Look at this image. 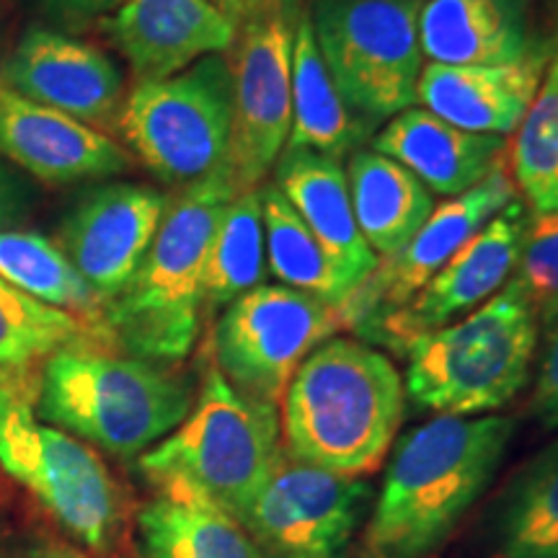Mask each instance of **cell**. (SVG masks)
<instances>
[{
  "label": "cell",
  "instance_id": "obj_1",
  "mask_svg": "<svg viewBox=\"0 0 558 558\" xmlns=\"http://www.w3.org/2000/svg\"><path fill=\"white\" fill-rule=\"evenodd\" d=\"M512 416H435L393 448L373 518L367 558H427L476 505L514 437Z\"/></svg>",
  "mask_w": 558,
  "mask_h": 558
},
{
  "label": "cell",
  "instance_id": "obj_2",
  "mask_svg": "<svg viewBox=\"0 0 558 558\" xmlns=\"http://www.w3.org/2000/svg\"><path fill=\"white\" fill-rule=\"evenodd\" d=\"M235 194L222 169L169 199L135 277L88 329L90 344L163 365L190 357L205 316L207 256Z\"/></svg>",
  "mask_w": 558,
  "mask_h": 558
},
{
  "label": "cell",
  "instance_id": "obj_3",
  "mask_svg": "<svg viewBox=\"0 0 558 558\" xmlns=\"http://www.w3.org/2000/svg\"><path fill=\"white\" fill-rule=\"evenodd\" d=\"M403 396V378L380 349L360 339H326L279 399L282 452L339 476H367L393 448Z\"/></svg>",
  "mask_w": 558,
  "mask_h": 558
},
{
  "label": "cell",
  "instance_id": "obj_4",
  "mask_svg": "<svg viewBox=\"0 0 558 558\" xmlns=\"http://www.w3.org/2000/svg\"><path fill=\"white\" fill-rule=\"evenodd\" d=\"M194 399L192 378L177 365L81 341L45 362L34 414L111 456L140 458L184 422Z\"/></svg>",
  "mask_w": 558,
  "mask_h": 558
},
{
  "label": "cell",
  "instance_id": "obj_5",
  "mask_svg": "<svg viewBox=\"0 0 558 558\" xmlns=\"http://www.w3.org/2000/svg\"><path fill=\"white\" fill-rule=\"evenodd\" d=\"M279 458L277 407L239 393L209 365L190 414L137 458V471L156 494L205 501L241 522Z\"/></svg>",
  "mask_w": 558,
  "mask_h": 558
},
{
  "label": "cell",
  "instance_id": "obj_6",
  "mask_svg": "<svg viewBox=\"0 0 558 558\" xmlns=\"http://www.w3.org/2000/svg\"><path fill=\"white\" fill-rule=\"evenodd\" d=\"M541 318L514 279L469 316L411 339L403 393L437 416H486L527 386Z\"/></svg>",
  "mask_w": 558,
  "mask_h": 558
},
{
  "label": "cell",
  "instance_id": "obj_7",
  "mask_svg": "<svg viewBox=\"0 0 558 558\" xmlns=\"http://www.w3.org/2000/svg\"><path fill=\"white\" fill-rule=\"evenodd\" d=\"M117 132L169 186L186 190L226 169L233 132L228 54H207L171 78L135 83Z\"/></svg>",
  "mask_w": 558,
  "mask_h": 558
},
{
  "label": "cell",
  "instance_id": "obj_8",
  "mask_svg": "<svg viewBox=\"0 0 558 558\" xmlns=\"http://www.w3.org/2000/svg\"><path fill=\"white\" fill-rule=\"evenodd\" d=\"M424 0H308L320 54L341 99L380 124L418 104Z\"/></svg>",
  "mask_w": 558,
  "mask_h": 558
},
{
  "label": "cell",
  "instance_id": "obj_9",
  "mask_svg": "<svg viewBox=\"0 0 558 558\" xmlns=\"http://www.w3.org/2000/svg\"><path fill=\"white\" fill-rule=\"evenodd\" d=\"M0 469L32 492L70 543L107 554L120 538L122 497L94 448L39 422L13 399L0 411Z\"/></svg>",
  "mask_w": 558,
  "mask_h": 558
},
{
  "label": "cell",
  "instance_id": "obj_10",
  "mask_svg": "<svg viewBox=\"0 0 558 558\" xmlns=\"http://www.w3.org/2000/svg\"><path fill=\"white\" fill-rule=\"evenodd\" d=\"M308 0H269L235 29L226 52L233 78V132L226 171L235 192L256 190L275 169L292 122V47Z\"/></svg>",
  "mask_w": 558,
  "mask_h": 558
},
{
  "label": "cell",
  "instance_id": "obj_11",
  "mask_svg": "<svg viewBox=\"0 0 558 558\" xmlns=\"http://www.w3.org/2000/svg\"><path fill=\"white\" fill-rule=\"evenodd\" d=\"M341 329L337 308L284 284H259L222 308L213 365L239 393L279 407L303 360Z\"/></svg>",
  "mask_w": 558,
  "mask_h": 558
},
{
  "label": "cell",
  "instance_id": "obj_12",
  "mask_svg": "<svg viewBox=\"0 0 558 558\" xmlns=\"http://www.w3.org/2000/svg\"><path fill=\"white\" fill-rule=\"evenodd\" d=\"M518 199L507 163L460 197L435 207L427 222L399 254L378 259L375 269L337 305L341 329L357 333L365 344H378L386 320L399 313L488 220Z\"/></svg>",
  "mask_w": 558,
  "mask_h": 558
},
{
  "label": "cell",
  "instance_id": "obj_13",
  "mask_svg": "<svg viewBox=\"0 0 558 558\" xmlns=\"http://www.w3.org/2000/svg\"><path fill=\"white\" fill-rule=\"evenodd\" d=\"M369 505L362 478L282 452L241 525L267 558H344Z\"/></svg>",
  "mask_w": 558,
  "mask_h": 558
},
{
  "label": "cell",
  "instance_id": "obj_14",
  "mask_svg": "<svg viewBox=\"0 0 558 558\" xmlns=\"http://www.w3.org/2000/svg\"><path fill=\"white\" fill-rule=\"evenodd\" d=\"M0 83L99 132L120 124L124 107L120 65L101 47L45 24L21 34L0 62Z\"/></svg>",
  "mask_w": 558,
  "mask_h": 558
},
{
  "label": "cell",
  "instance_id": "obj_15",
  "mask_svg": "<svg viewBox=\"0 0 558 558\" xmlns=\"http://www.w3.org/2000/svg\"><path fill=\"white\" fill-rule=\"evenodd\" d=\"M169 197L156 186L111 181L83 192L60 226L62 254L107 305L143 264Z\"/></svg>",
  "mask_w": 558,
  "mask_h": 558
},
{
  "label": "cell",
  "instance_id": "obj_16",
  "mask_svg": "<svg viewBox=\"0 0 558 558\" xmlns=\"http://www.w3.org/2000/svg\"><path fill=\"white\" fill-rule=\"evenodd\" d=\"M527 228L530 213L518 197L488 220L409 305L386 320L378 344L401 354L411 339L442 329L497 295L518 269Z\"/></svg>",
  "mask_w": 558,
  "mask_h": 558
},
{
  "label": "cell",
  "instance_id": "obj_17",
  "mask_svg": "<svg viewBox=\"0 0 558 558\" xmlns=\"http://www.w3.org/2000/svg\"><path fill=\"white\" fill-rule=\"evenodd\" d=\"M0 156L45 184L65 186L83 179L124 173L130 153L73 117L13 94L0 83Z\"/></svg>",
  "mask_w": 558,
  "mask_h": 558
},
{
  "label": "cell",
  "instance_id": "obj_18",
  "mask_svg": "<svg viewBox=\"0 0 558 558\" xmlns=\"http://www.w3.org/2000/svg\"><path fill=\"white\" fill-rule=\"evenodd\" d=\"M140 81H163L233 47V24L207 0H128L96 26Z\"/></svg>",
  "mask_w": 558,
  "mask_h": 558
},
{
  "label": "cell",
  "instance_id": "obj_19",
  "mask_svg": "<svg viewBox=\"0 0 558 558\" xmlns=\"http://www.w3.org/2000/svg\"><path fill=\"white\" fill-rule=\"evenodd\" d=\"M548 60L550 50L543 47L533 58L514 65L429 62L418 78V101L439 120L465 132L509 137L535 101Z\"/></svg>",
  "mask_w": 558,
  "mask_h": 558
},
{
  "label": "cell",
  "instance_id": "obj_20",
  "mask_svg": "<svg viewBox=\"0 0 558 558\" xmlns=\"http://www.w3.org/2000/svg\"><path fill=\"white\" fill-rule=\"evenodd\" d=\"M418 39L437 65H514L548 47L533 0H424Z\"/></svg>",
  "mask_w": 558,
  "mask_h": 558
},
{
  "label": "cell",
  "instance_id": "obj_21",
  "mask_svg": "<svg viewBox=\"0 0 558 558\" xmlns=\"http://www.w3.org/2000/svg\"><path fill=\"white\" fill-rule=\"evenodd\" d=\"M369 143L442 197H460L478 186L507 156V137L465 132L424 107L396 114Z\"/></svg>",
  "mask_w": 558,
  "mask_h": 558
},
{
  "label": "cell",
  "instance_id": "obj_22",
  "mask_svg": "<svg viewBox=\"0 0 558 558\" xmlns=\"http://www.w3.org/2000/svg\"><path fill=\"white\" fill-rule=\"evenodd\" d=\"M275 184L329 256L339 282L349 292L378 264L362 239L349 197L341 160L305 148H284L275 163Z\"/></svg>",
  "mask_w": 558,
  "mask_h": 558
},
{
  "label": "cell",
  "instance_id": "obj_23",
  "mask_svg": "<svg viewBox=\"0 0 558 558\" xmlns=\"http://www.w3.org/2000/svg\"><path fill=\"white\" fill-rule=\"evenodd\" d=\"M375 130L378 124L362 120L341 99L320 54L311 9L305 3L292 47V122L284 148H305L341 160L360 150L365 140H373Z\"/></svg>",
  "mask_w": 558,
  "mask_h": 558
},
{
  "label": "cell",
  "instance_id": "obj_24",
  "mask_svg": "<svg viewBox=\"0 0 558 558\" xmlns=\"http://www.w3.org/2000/svg\"><path fill=\"white\" fill-rule=\"evenodd\" d=\"M347 184L362 239L378 259L399 254L437 207L414 173L373 148L349 156Z\"/></svg>",
  "mask_w": 558,
  "mask_h": 558
},
{
  "label": "cell",
  "instance_id": "obj_25",
  "mask_svg": "<svg viewBox=\"0 0 558 558\" xmlns=\"http://www.w3.org/2000/svg\"><path fill=\"white\" fill-rule=\"evenodd\" d=\"M135 538L143 558H267L239 520L171 494L137 509Z\"/></svg>",
  "mask_w": 558,
  "mask_h": 558
},
{
  "label": "cell",
  "instance_id": "obj_26",
  "mask_svg": "<svg viewBox=\"0 0 558 558\" xmlns=\"http://www.w3.org/2000/svg\"><path fill=\"white\" fill-rule=\"evenodd\" d=\"M88 341L78 316L39 303L0 279V386L34 407L39 373L54 352Z\"/></svg>",
  "mask_w": 558,
  "mask_h": 558
},
{
  "label": "cell",
  "instance_id": "obj_27",
  "mask_svg": "<svg viewBox=\"0 0 558 558\" xmlns=\"http://www.w3.org/2000/svg\"><path fill=\"white\" fill-rule=\"evenodd\" d=\"M0 279L39 303L78 316L86 329L101 316V298L58 243L37 230H0Z\"/></svg>",
  "mask_w": 558,
  "mask_h": 558
},
{
  "label": "cell",
  "instance_id": "obj_28",
  "mask_svg": "<svg viewBox=\"0 0 558 558\" xmlns=\"http://www.w3.org/2000/svg\"><path fill=\"white\" fill-rule=\"evenodd\" d=\"M262 197L256 190L239 192L215 230L205 269V316L228 308L235 298L267 282Z\"/></svg>",
  "mask_w": 558,
  "mask_h": 558
},
{
  "label": "cell",
  "instance_id": "obj_29",
  "mask_svg": "<svg viewBox=\"0 0 558 558\" xmlns=\"http://www.w3.org/2000/svg\"><path fill=\"white\" fill-rule=\"evenodd\" d=\"M499 558H558V439L509 484L497 514Z\"/></svg>",
  "mask_w": 558,
  "mask_h": 558
},
{
  "label": "cell",
  "instance_id": "obj_30",
  "mask_svg": "<svg viewBox=\"0 0 558 558\" xmlns=\"http://www.w3.org/2000/svg\"><path fill=\"white\" fill-rule=\"evenodd\" d=\"M264 241H267V269L284 288L308 292L324 300L331 308L344 300L347 290L339 282L329 256L324 254L316 235L295 213L288 197L279 192L275 181L259 184Z\"/></svg>",
  "mask_w": 558,
  "mask_h": 558
},
{
  "label": "cell",
  "instance_id": "obj_31",
  "mask_svg": "<svg viewBox=\"0 0 558 558\" xmlns=\"http://www.w3.org/2000/svg\"><path fill=\"white\" fill-rule=\"evenodd\" d=\"M507 173L533 218L558 215V73L546 68L525 120L507 143Z\"/></svg>",
  "mask_w": 558,
  "mask_h": 558
},
{
  "label": "cell",
  "instance_id": "obj_32",
  "mask_svg": "<svg viewBox=\"0 0 558 558\" xmlns=\"http://www.w3.org/2000/svg\"><path fill=\"white\" fill-rule=\"evenodd\" d=\"M512 279L533 300L541 320L558 313V215H530L525 246Z\"/></svg>",
  "mask_w": 558,
  "mask_h": 558
},
{
  "label": "cell",
  "instance_id": "obj_33",
  "mask_svg": "<svg viewBox=\"0 0 558 558\" xmlns=\"http://www.w3.org/2000/svg\"><path fill=\"white\" fill-rule=\"evenodd\" d=\"M543 349L535 375L530 411L538 418L541 427L558 429V313L543 318Z\"/></svg>",
  "mask_w": 558,
  "mask_h": 558
},
{
  "label": "cell",
  "instance_id": "obj_34",
  "mask_svg": "<svg viewBox=\"0 0 558 558\" xmlns=\"http://www.w3.org/2000/svg\"><path fill=\"white\" fill-rule=\"evenodd\" d=\"M29 3L45 26L78 37L114 16L128 0H29Z\"/></svg>",
  "mask_w": 558,
  "mask_h": 558
},
{
  "label": "cell",
  "instance_id": "obj_35",
  "mask_svg": "<svg viewBox=\"0 0 558 558\" xmlns=\"http://www.w3.org/2000/svg\"><path fill=\"white\" fill-rule=\"evenodd\" d=\"M34 190L11 166L0 160V230H16L29 218Z\"/></svg>",
  "mask_w": 558,
  "mask_h": 558
},
{
  "label": "cell",
  "instance_id": "obj_36",
  "mask_svg": "<svg viewBox=\"0 0 558 558\" xmlns=\"http://www.w3.org/2000/svg\"><path fill=\"white\" fill-rule=\"evenodd\" d=\"M5 558H114L109 554H94V550L78 548L75 543L54 538H29L9 548Z\"/></svg>",
  "mask_w": 558,
  "mask_h": 558
},
{
  "label": "cell",
  "instance_id": "obj_37",
  "mask_svg": "<svg viewBox=\"0 0 558 558\" xmlns=\"http://www.w3.org/2000/svg\"><path fill=\"white\" fill-rule=\"evenodd\" d=\"M207 3L213 5L215 11H220L222 16L233 24V29H239V26L246 24L254 13H259L269 0H207Z\"/></svg>",
  "mask_w": 558,
  "mask_h": 558
},
{
  "label": "cell",
  "instance_id": "obj_38",
  "mask_svg": "<svg viewBox=\"0 0 558 558\" xmlns=\"http://www.w3.org/2000/svg\"><path fill=\"white\" fill-rule=\"evenodd\" d=\"M548 50H550L548 68H554L558 73V0H556V9H554V32L548 34Z\"/></svg>",
  "mask_w": 558,
  "mask_h": 558
},
{
  "label": "cell",
  "instance_id": "obj_39",
  "mask_svg": "<svg viewBox=\"0 0 558 558\" xmlns=\"http://www.w3.org/2000/svg\"><path fill=\"white\" fill-rule=\"evenodd\" d=\"M13 399V393H9V390H5L3 386H0V411L5 409V403H9Z\"/></svg>",
  "mask_w": 558,
  "mask_h": 558
}]
</instances>
